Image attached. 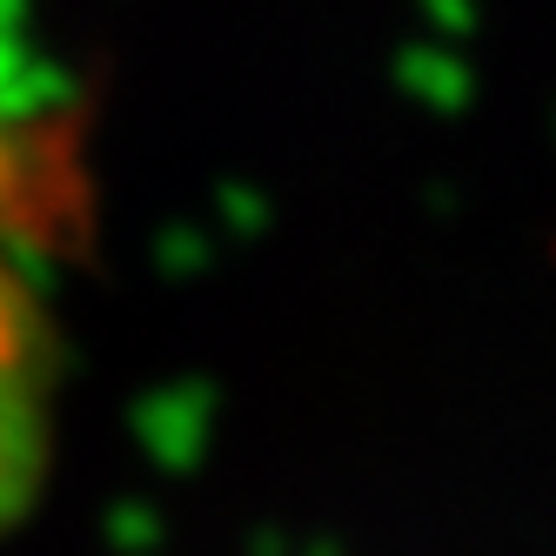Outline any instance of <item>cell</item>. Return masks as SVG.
I'll return each instance as SVG.
<instances>
[{"label":"cell","mask_w":556,"mask_h":556,"mask_svg":"<svg viewBox=\"0 0 556 556\" xmlns=\"http://www.w3.org/2000/svg\"><path fill=\"white\" fill-rule=\"evenodd\" d=\"M54 456V355L27 289L0 268V536L41 496Z\"/></svg>","instance_id":"obj_1"}]
</instances>
